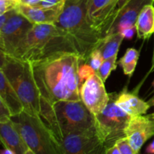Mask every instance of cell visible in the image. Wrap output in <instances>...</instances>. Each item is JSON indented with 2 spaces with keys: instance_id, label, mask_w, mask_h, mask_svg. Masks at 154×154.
<instances>
[{
  "instance_id": "1",
  "label": "cell",
  "mask_w": 154,
  "mask_h": 154,
  "mask_svg": "<svg viewBox=\"0 0 154 154\" xmlns=\"http://www.w3.org/2000/svg\"><path fill=\"white\" fill-rule=\"evenodd\" d=\"M81 61L74 53L59 54L31 63L41 96V107L60 101L81 100L79 69Z\"/></svg>"
},
{
  "instance_id": "2",
  "label": "cell",
  "mask_w": 154,
  "mask_h": 154,
  "mask_svg": "<svg viewBox=\"0 0 154 154\" xmlns=\"http://www.w3.org/2000/svg\"><path fill=\"white\" fill-rule=\"evenodd\" d=\"M88 0H66L55 25L64 31L81 63H89L91 53L99 48L103 39L87 20Z\"/></svg>"
},
{
  "instance_id": "3",
  "label": "cell",
  "mask_w": 154,
  "mask_h": 154,
  "mask_svg": "<svg viewBox=\"0 0 154 154\" xmlns=\"http://www.w3.org/2000/svg\"><path fill=\"white\" fill-rule=\"evenodd\" d=\"M66 53L76 54L63 30L55 24H34L12 57L34 63Z\"/></svg>"
},
{
  "instance_id": "4",
  "label": "cell",
  "mask_w": 154,
  "mask_h": 154,
  "mask_svg": "<svg viewBox=\"0 0 154 154\" xmlns=\"http://www.w3.org/2000/svg\"><path fill=\"white\" fill-rule=\"evenodd\" d=\"M40 117L59 141L66 135L96 130L94 115L82 100L60 101L42 108Z\"/></svg>"
},
{
  "instance_id": "5",
  "label": "cell",
  "mask_w": 154,
  "mask_h": 154,
  "mask_svg": "<svg viewBox=\"0 0 154 154\" xmlns=\"http://www.w3.org/2000/svg\"><path fill=\"white\" fill-rule=\"evenodd\" d=\"M7 79L16 90L27 114L40 117L41 96L33 75L32 66L12 56L1 52V68Z\"/></svg>"
},
{
  "instance_id": "6",
  "label": "cell",
  "mask_w": 154,
  "mask_h": 154,
  "mask_svg": "<svg viewBox=\"0 0 154 154\" xmlns=\"http://www.w3.org/2000/svg\"><path fill=\"white\" fill-rule=\"evenodd\" d=\"M12 121L29 148L35 154H63L60 141L41 119L25 111L12 117Z\"/></svg>"
},
{
  "instance_id": "7",
  "label": "cell",
  "mask_w": 154,
  "mask_h": 154,
  "mask_svg": "<svg viewBox=\"0 0 154 154\" xmlns=\"http://www.w3.org/2000/svg\"><path fill=\"white\" fill-rule=\"evenodd\" d=\"M117 93H109V101L103 111L94 116L97 135L107 149L126 137V128L131 118L127 113L116 104Z\"/></svg>"
},
{
  "instance_id": "8",
  "label": "cell",
  "mask_w": 154,
  "mask_h": 154,
  "mask_svg": "<svg viewBox=\"0 0 154 154\" xmlns=\"http://www.w3.org/2000/svg\"><path fill=\"white\" fill-rule=\"evenodd\" d=\"M128 0H88L87 20L102 39L111 30Z\"/></svg>"
},
{
  "instance_id": "9",
  "label": "cell",
  "mask_w": 154,
  "mask_h": 154,
  "mask_svg": "<svg viewBox=\"0 0 154 154\" xmlns=\"http://www.w3.org/2000/svg\"><path fill=\"white\" fill-rule=\"evenodd\" d=\"M34 24L16 10L0 28L1 52L12 56Z\"/></svg>"
},
{
  "instance_id": "10",
  "label": "cell",
  "mask_w": 154,
  "mask_h": 154,
  "mask_svg": "<svg viewBox=\"0 0 154 154\" xmlns=\"http://www.w3.org/2000/svg\"><path fill=\"white\" fill-rule=\"evenodd\" d=\"M60 143L63 154H105L107 150L96 130L66 135Z\"/></svg>"
},
{
  "instance_id": "11",
  "label": "cell",
  "mask_w": 154,
  "mask_h": 154,
  "mask_svg": "<svg viewBox=\"0 0 154 154\" xmlns=\"http://www.w3.org/2000/svg\"><path fill=\"white\" fill-rule=\"evenodd\" d=\"M80 94L82 102L94 116L103 111L109 101V93L105 90V82L96 72L83 83Z\"/></svg>"
},
{
  "instance_id": "12",
  "label": "cell",
  "mask_w": 154,
  "mask_h": 154,
  "mask_svg": "<svg viewBox=\"0 0 154 154\" xmlns=\"http://www.w3.org/2000/svg\"><path fill=\"white\" fill-rule=\"evenodd\" d=\"M126 138L136 153L154 136V114L131 117L126 128Z\"/></svg>"
},
{
  "instance_id": "13",
  "label": "cell",
  "mask_w": 154,
  "mask_h": 154,
  "mask_svg": "<svg viewBox=\"0 0 154 154\" xmlns=\"http://www.w3.org/2000/svg\"><path fill=\"white\" fill-rule=\"evenodd\" d=\"M65 2L48 8L20 4L17 11L33 24H55L63 11Z\"/></svg>"
},
{
  "instance_id": "14",
  "label": "cell",
  "mask_w": 154,
  "mask_h": 154,
  "mask_svg": "<svg viewBox=\"0 0 154 154\" xmlns=\"http://www.w3.org/2000/svg\"><path fill=\"white\" fill-rule=\"evenodd\" d=\"M147 4L154 5V0H128L116 20L109 35L120 33L124 29L135 26L138 14L143 7Z\"/></svg>"
},
{
  "instance_id": "15",
  "label": "cell",
  "mask_w": 154,
  "mask_h": 154,
  "mask_svg": "<svg viewBox=\"0 0 154 154\" xmlns=\"http://www.w3.org/2000/svg\"><path fill=\"white\" fill-rule=\"evenodd\" d=\"M0 139L5 148L9 149L14 154H26L29 150L28 145L14 125L12 119L0 123Z\"/></svg>"
},
{
  "instance_id": "16",
  "label": "cell",
  "mask_w": 154,
  "mask_h": 154,
  "mask_svg": "<svg viewBox=\"0 0 154 154\" xmlns=\"http://www.w3.org/2000/svg\"><path fill=\"white\" fill-rule=\"evenodd\" d=\"M116 104L131 117L144 115L150 108L148 102H144L136 94L126 90L117 94Z\"/></svg>"
},
{
  "instance_id": "17",
  "label": "cell",
  "mask_w": 154,
  "mask_h": 154,
  "mask_svg": "<svg viewBox=\"0 0 154 154\" xmlns=\"http://www.w3.org/2000/svg\"><path fill=\"white\" fill-rule=\"evenodd\" d=\"M0 100L7 105L12 117L19 115L24 111L23 105L19 96L2 70H0Z\"/></svg>"
},
{
  "instance_id": "18",
  "label": "cell",
  "mask_w": 154,
  "mask_h": 154,
  "mask_svg": "<svg viewBox=\"0 0 154 154\" xmlns=\"http://www.w3.org/2000/svg\"><path fill=\"white\" fill-rule=\"evenodd\" d=\"M138 38L147 40L154 34V5L147 4L143 7L135 22Z\"/></svg>"
},
{
  "instance_id": "19",
  "label": "cell",
  "mask_w": 154,
  "mask_h": 154,
  "mask_svg": "<svg viewBox=\"0 0 154 154\" xmlns=\"http://www.w3.org/2000/svg\"><path fill=\"white\" fill-rule=\"evenodd\" d=\"M124 39L120 33H113L103 39L98 49L103 56L104 60L118 54L119 48Z\"/></svg>"
},
{
  "instance_id": "20",
  "label": "cell",
  "mask_w": 154,
  "mask_h": 154,
  "mask_svg": "<svg viewBox=\"0 0 154 154\" xmlns=\"http://www.w3.org/2000/svg\"><path fill=\"white\" fill-rule=\"evenodd\" d=\"M138 59H139V51L135 48H128L126 50L125 54L119 62L125 75L129 77L133 75Z\"/></svg>"
},
{
  "instance_id": "21",
  "label": "cell",
  "mask_w": 154,
  "mask_h": 154,
  "mask_svg": "<svg viewBox=\"0 0 154 154\" xmlns=\"http://www.w3.org/2000/svg\"><path fill=\"white\" fill-rule=\"evenodd\" d=\"M117 55H114L105 60L102 64L101 65L99 70L96 72L104 82L106 81V80L111 75V72L117 69Z\"/></svg>"
},
{
  "instance_id": "22",
  "label": "cell",
  "mask_w": 154,
  "mask_h": 154,
  "mask_svg": "<svg viewBox=\"0 0 154 154\" xmlns=\"http://www.w3.org/2000/svg\"><path fill=\"white\" fill-rule=\"evenodd\" d=\"M103 56H102V53L100 52L99 49H96L91 53V55H90V60H89V63L90 66L92 67V69L95 71L96 72H97V71L99 70V69L100 68L101 65L102 64L104 61Z\"/></svg>"
},
{
  "instance_id": "23",
  "label": "cell",
  "mask_w": 154,
  "mask_h": 154,
  "mask_svg": "<svg viewBox=\"0 0 154 154\" xmlns=\"http://www.w3.org/2000/svg\"><path fill=\"white\" fill-rule=\"evenodd\" d=\"M20 5V0H0V15L15 10Z\"/></svg>"
},
{
  "instance_id": "24",
  "label": "cell",
  "mask_w": 154,
  "mask_h": 154,
  "mask_svg": "<svg viewBox=\"0 0 154 154\" xmlns=\"http://www.w3.org/2000/svg\"><path fill=\"white\" fill-rule=\"evenodd\" d=\"M116 145L119 148L121 154H141L140 153H136L132 149L126 137L118 140L116 143Z\"/></svg>"
},
{
  "instance_id": "25",
  "label": "cell",
  "mask_w": 154,
  "mask_h": 154,
  "mask_svg": "<svg viewBox=\"0 0 154 154\" xmlns=\"http://www.w3.org/2000/svg\"><path fill=\"white\" fill-rule=\"evenodd\" d=\"M96 73L94 70L92 69L91 66L88 64V63H84L82 66H80L79 69V77L80 81H81V84H83V81L84 79H87L90 76Z\"/></svg>"
},
{
  "instance_id": "26",
  "label": "cell",
  "mask_w": 154,
  "mask_h": 154,
  "mask_svg": "<svg viewBox=\"0 0 154 154\" xmlns=\"http://www.w3.org/2000/svg\"><path fill=\"white\" fill-rule=\"evenodd\" d=\"M12 115L7 105L0 100V123L9 121L11 120Z\"/></svg>"
},
{
  "instance_id": "27",
  "label": "cell",
  "mask_w": 154,
  "mask_h": 154,
  "mask_svg": "<svg viewBox=\"0 0 154 154\" xmlns=\"http://www.w3.org/2000/svg\"><path fill=\"white\" fill-rule=\"evenodd\" d=\"M66 1V0H41V2L36 5V7L44 8H52L60 3L65 2Z\"/></svg>"
},
{
  "instance_id": "28",
  "label": "cell",
  "mask_w": 154,
  "mask_h": 154,
  "mask_svg": "<svg viewBox=\"0 0 154 154\" xmlns=\"http://www.w3.org/2000/svg\"><path fill=\"white\" fill-rule=\"evenodd\" d=\"M135 32H136V28H135V26H132L124 29L120 33L123 36L124 38H126L127 40H131L133 38Z\"/></svg>"
},
{
  "instance_id": "29",
  "label": "cell",
  "mask_w": 154,
  "mask_h": 154,
  "mask_svg": "<svg viewBox=\"0 0 154 154\" xmlns=\"http://www.w3.org/2000/svg\"><path fill=\"white\" fill-rule=\"evenodd\" d=\"M16 10V9H15ZM14 10H11V11H9L6 12V13L0 15V28L2 27L3 26L5 25L7 20H8V18L10 17L11 15L12 14V13L14 12Z\"/></svg>"
},
{
  "instance_id": "30",
  "label": "cell",
  "mask_w": 154,
  "mask_h": 154,
  "mask_svg": "<svg viewBox=\"0 0 154 154\" xmlns=\"http://www.w3.org/2000/svg\"><path fill=\"white\" fill-rule=\"evenodd\" d=\"M105 154H121V153H120V150L117 147V146L115 144V145L107 149Z\"/></svg>"
},
{
  "instance_id": "31",
  "label": "cell",
  "mask_w": 154,
  "mask_h": 154,
  "mask_svg": "<svg viewBox=\"0 0 154 154\" xmlns=\"http://www.w3.org/2000/svg\"><path fill=\"white\" fill-rule=\"evenodd\" d=\"M146 154H154V140L147 145L145 150Z\"/></svg>"
},
{
  "instance_id": "32",
  "label": "cell",
  "mask_w": 154,
  "mask_h": 154,
  "mask_svg": "<svg viewBox=\"0 0 154 154\" xmlns=\"http://www.w3.org/2000/svg\"><path fill=\"white\" fill-rule=\"evenodd\" d=\"M153 35H154V34H153ZM153 72H154V45H153V57H152V61H151V66H150V71H149V72L147 75H149V74H150V73H153Z\"/></svg>"
},
{
  "instance_id": "33",
  "label": "cell",
  "mask_w": 154,
  "mask_h": 154,
  "mask_svg": "<svg viewBox=\"0 0 154 154\" xmlns=\"http://www.w3.org/2000/svg\"><path fill=\"white\" fill-rule=\"evenodd\" d=\"M1 154H14L11 150L8 148H5L1 150Z\"/></svg>"
},
{
  "instance_id": "34",
  "label": "cell",
  "mask_w": 154,
  "mask_h": 154,
  "mask_svg": "<svg viewBox=\"0 0 154 154\" xmlns=\"http://www.w3.org/2000/svg\"><path fill=\"white\" fill-rule=\"evenodd\" d=\"M148 103H149V105H150V107L151 106L154 107V94H153V96H152L151 99L148 101ZM153 114H154V112H153Z\"/></svg>"
},
{
  "instance_id": "35",
  "label": "cell",
  "mask_w": 154,
  "mask_h": 154,
  "mask_svg": "<svg viewBox=\"0 0 154 154\" xmlns=\"http://www.w3.org/2000/svg\"><path fill=\"white\" fill-rule=\"evenodd\" d=\"M26 154H35V153L34 152L32 151V150H30V149L29 148V150H27V151H26Z\"/></svg>"
},
{
  "instance_id": "36",
  "label": "cell",
  "mask_w": 154,
  "mask_h": 154,
  "mask_svg": "<svg viewBox=\"0 0 154 154\" xmlns=\"http://www.w3.org/2000/svg\"><path fill=\"white\" fill-rule=\"evenodd\" d=\"M152 85H153V88H154V80H153V84H152Z\"/></svg>"
}]
</instances>
